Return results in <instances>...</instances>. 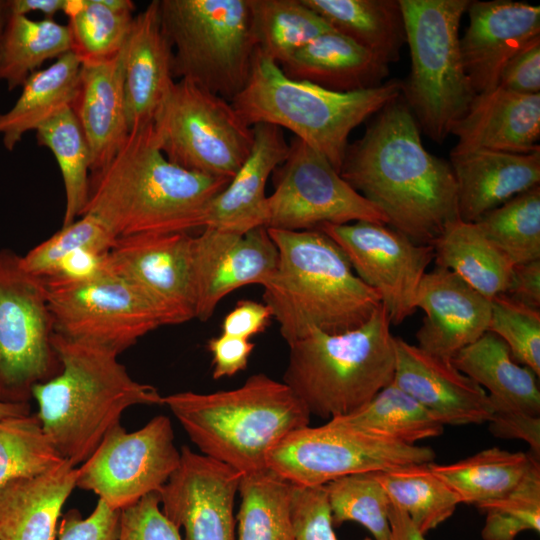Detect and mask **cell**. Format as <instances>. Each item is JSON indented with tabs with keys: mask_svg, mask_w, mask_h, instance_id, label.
Instances as JSON below:
<instances>
[{
	"mask_svg": "<svg viewBox=\"0 0 540 540\" xmlns=\"http://www.w3.org/2000/svg\"><path fill=\"white\" fill-rule=\"evenodd\" d=\"M340 175L385 216L390 228L417 244L431 245L459 218L452 167L425 149L401 96L348 145Z\"/></svg>",
	"mask_w": 540,
	"mask_h": 540,
	"instance_id": "obj_1",
	"label": "cell"
},
{
	"mask_svg": "<svg viewBox=\"0 0 540 540\" xmlns=\"http://www.w3.org/2000/svg\"><path fill=\"white\" fill-rule=\"evenodd\" d=\"M230 180L168 161L151 122L130 131L112 160L92 173L82 215L100 220L116 238L189 233L205 227L210 202Z\"/></svg>",
	"mask_w": 540,
	"mask_h": 540,
	"instance_id": "obj_2",
	"label": "cell"
},
{
	"mask_svg": "<svg viewBox=\"0 0 540 540\" xmlns=\"http://www.w3.org/2000/svg\"><path fill=\"white\" fill-rule=\"evenodd\" d=\"M278 264L263 300L289 345L313 330L337 334L363 325L381 305L339 246L319 229L267 228Z\"/></svg>",
	"mask_w": 540,
	"mask_h": 540,
	"instance_id": "obj_3",
	"label": "cell"
},
{
	"mask_svg": "<svg viewBox=\"0 0 540 540\" xmlns=\"http://www.w3.org/2000/svg\"><path fill=\"white\" fill-rule=\"evenodd\" d=\"M53 345L61 370L37 384L32 398L46 436L74 466L92 455L126 409L163 405L158 390L134 380L116 353L55 333Z\"/></svg>",
	"mask_w": 540,
	"mask_h": 540,
	"instance_id": "obj_4",
	"label": "cell"
},
{
	"mask_svg": "<svg viewBox=\"0 0 540 540\" xmlns=\"http://www.w3.org/2000/svg\"><path fill=\"white\" fill-rule=\"evenodd\" d=\"M201 454L243 475L267 470L273 447L290 432L309 425L308 410L282 381L253 374L235 389L184 391L163 396Z\"/></svg>",
	"mask_w": 540,
	"mask_h": 540,
	"instance_id": "obj_5",
	"label": "cell"
},
{
	"mask_svg": "<svg viewBox=\"0 0 540 540\" xmlns=\"http://www.w3.org/2000/svg\"><path fill=\"white\" fill-rule=\"evenodd\" d=\"M401 94L397 80L352 92L294 80L257 48L249 79L230 102L249 126L268 123L290 130L340 173L352 130Z\"/></svg>",
	"mask_w": 540,
	"mask_h": 540,
	"instance_id": "obj_6",
	"label": "cell"
},
{
	"mask_svg": "<svg viewBox=\"0 0 540 540\" xmlns=\"http://www.w3.org/2000/svg\"><path fill=\"white\" fill-rule=\"evenodd\" d=\"M288 346L283 382L311 416L329 421L349 415L393 381L394 336L382 305L357 328L313 330Z\"/></svg>",
	"mask_w": 540,
	"mask_h": 540,
	"instance_id": "obj_7",
	"label": "cell"
},
{
	"mask_svg": "<svg viewBox=\"0 0 540 540\" xmlns=\"http://www.w3.org/2000/svg\"><path fill=\"white\" fill-rule=\"evenodd\" d=\"M470 0H399L411 71L404 101L420 130L442 143L476 97L465 72L459 27Z\"/></svg>",
	"mask_w": 540,
	"mask_h": 540,
	"instance_id": "obj_8",
	"label": "cell"
},
{
	"mask_svg": "<svg viewBox=\"0 0 540 540\" xmlns=\"http://www.w3.org/2000/svg\"><path fill=\"white\" fill-rule=\"evenodd\" d=\"M159 11L174 79L228 101L242 91L257 50L250 0H159Z\"/></svg>",
	"mask_w": 540,
	"mask_h": 540,
	"instance_id": "obj_9",
	"label": "cell"
},
{
	"mask_svg": "<svg viewBox=\"0 0 540 540\" xmlns=\"http://www.w3.org/2000/svg\"><path fill=\"white\" fill-rule=\"evenodd\" d=\"M152 127L168 161L213 177L232 179L253 146L252 127L231 102L186 79L172 84Z\"/></svg>",
	"mask_w": 540,
	"mask_h": 540,
	"instance_id": "obj_10",
	"label": "cell"
},
{
	"mask_svg": "<svg viewBox=\"0 0 540 540\" xmlns=\"http://www.w3.org/2000/svg\"><path fill=\"white\" fill-rule=\"evenodd\" d=\"M53 336L44 279L0 250V403H29L33 388L60 372Z\"/></svg>",
	"mask_w": 540,
	"mask_h": 540,
	"instance_id": "obj_11",
	"label": "cell"
},
{
	"mask_svg": "<svg viewBox=\"0 0 540 540\" xmlns=\"http://www.w3.org/2000/svg\"><path fill=\"white\" fill-rule=\"evenodd\" d=\"M430 447L404 444L327 421L286 435L270 451L267 468L297 486H324L340 477L433 462Z\"/></svg>",
	"mask_w": 540,
	"mask_h": 540,
	"instance_id": "obj_12",
	"label": "cell"
},
{
	"mask_svg": "<svg viewBox=\"0 0 540 540\" xmlns=\"http://www.w3.org/2000/svg\"><path fill=\"white\" fill-rule=\"evenodd\" d=\"M54 333L121 354L162 326L147 300L109 269L89 279H44Z\"/></svg>",
	"mask_w": 540,
	"mask_h": 540,
	"instance_id": "obj_13",
	"label": "cell"
},
{
	"mask_svg": "<svg viewBox=\"0 0 540 540\" xmlns=\"http://www.w3.org/2000/svg\"><path fill=\"white\" fill-rule=\"evenodd\" d=\"M272 174L274 191L267 197L266 228L303 231L357 221L387 225L375 206L299 138L290 141L287 158Z\"/></svg>",
	"mask_w": 540,
	"mask_h": 540,
	"instance_id": "obj_14",
	"label": "cell"
},
{
	"mask_svg": "<svg viewBox=\"0 0 540 540\" xmlns=\"http://www.w3.org/2000/svg\"><path fill=\"white\" fill-rule=\"evenodd\" d=\"M180 458L169 417L155 416L132 432L118 424L77 467L76 488L91 491L110 509L122 511L158 493Z\"/></svg>",
	"mask_w": 540,
	"mask_h": 540,
	"instance_id": "obj_15",
	"label": "cell"
},
{
	"mask_svg": "<svg viewBox=\"0 0 540 540\" xmlns=\"http://www.w3.org/2000/svg\"><path fill=\"white\" fill-rule=\"evenodd\" d=\"M317 229L339 246L355 274L378 293L391 325L414 313L419 284L434 259L432 245L417 244L385 224L369 221L322 224Z\"/></svg>",
	"mask_w": 540,
	"mask_h": 540,
	"instance_id": "obj_16",
	"label": "cell"
},
{
	"mask_svg": "<svg viewBox=\"0 0 540 540\" xmlns=\"http://www.w3.org/2000/svg\"><path fill=\"white\" fill-rule=\"evenodd\" d=\"M189 233L138 234L117 238L108 269L132 285L152 306L162 326L195 318Z\"/></svg>",
	"mask_w": 540,
	"mask_h": 540,
	"instance_id": "obj_17",
	"label": "cell"
},
{
	"mask_svg": "<svg viewBox=\"0 0 540 540\" xmlns=\"http://www.w3.org/2000/svg\"><path fill=\"white\" fill-rule=\"evenodd\" d=\"M277 264V247L266 227L246 233L204 227L190 243L195 318L210 319L218 303L240 287L263 286Z\"/></svg>",
	"mask_w": 540,
	"mask_h": 540,
	"instance_id": "obj_18",
	"label": "cell"
},
{
	"mask_svg": "<svg viewBox=\"0 0 540 540\" xmlns=\"http://www.w3.org/2000/svg\"><path fill=\"white\" fill-rule=\"evenodd\" d=\"M180 453L158 492L163 513L184 529L185 540H236L234 503L243 474L187 446Z\"/></svg>",
	"mask_w": 540,
	"mask_h": 540,
	"instance_id": "obj_19",
	"label": "cell"
},
{
	"mask_svg": "<svg viewBox=\"0 0 540 540\" xmlns=\"http://www.w3.org/2000/svg\"><path fill=\"white\" fill-rule=\"evenodd\" d=\"M469 24L460 37L465 72L480 94L498 86L506 63L540 37V7L512 0H470Z\"/></svg>",
	"mask_w": 540,
	"mask_h": 540,
	"instance_id": "obj_20",
	"label": "cell"
},
{
	"mask_svg": "<svg viewBox=\"0 0 540 540\" xmlns=\"http://www.w3.org/2000/svg\"><path fill=\"white\" fill-rule=\"evenodd\" d=\"M393 383L445 425L487 423L493 413L486 391L451 361L394 337Z\"/></svg>",
	"mask_w": 540,
	"mask_h": 540,
	"instance_id": "obj_21",
	"label": "cell"
},
{
	"mask_svg": "<svg viewBox=\"0 0 540 540\" xmlns=\"http://www.w3.org/2000/svg\"><path fill=\"white\" fill-rule=\"evenodd\" d=\"M415 307L425 313L418 347L447 361L488 331L491 300L442 267L424 274Z\"/></svg>",
	"mask_w": 540,
	"mask_h": 540,
	"instance_id": "obj_22",
	"label": "cell"
},
{
	"mask_svg": "<svg viewBox=\"0 0 540 540\" xmlns=\"http://www.w3.org/2000/svg\"><path fill=\"white\" fill-rule=\"evenodd\" d=\"M451 134V155L476 150L514 154L540 151V93L519 94L499 86L477 94Z\"/></svg>",
	"mask_w": 540,
	"mask_h": 540,
	"instance_id": "obj_23",
	"label": "cell"
},
{
	"mask_svg": "<svg viewBox=\"0 0 540 540\" xmlns=\"http://www.w3.org/2000/svg\"><path fill=\"white\" fill-rule=\"evenodd\" d=\"M129 131L152 122L174 81L173 48L161 23L159 0L134 16L123 49Z\"/></svg>",
	"mask_w": 540,
	"mask_h": 540,
	"instance_id": "obj_24",
	"label": "cell"
},
{
	"mask_svg": "<svg viewBox=\"0 0 540 540\" xmlns=\"http://www.w3.org/2000/svg\"><path fill=\"white\" fill-rule=\"evenodd\" d=\"M252 130L251 152L228 185L210 202L205 227L246 233L266 225V183L287 158L289 143L283 129L276 125L257 123Z\"/></svg>",
	"mask_w": 540,
	"mask_h": 540,
	"instance_id": "obj_25",
	"label": "cell"
},
{
	"mask_svg": "<svg viewBox=\"0 0 540 540\" xmlns=\"http://www.w3.org/2000/svg\"><path fill=\"white\" fill-rule=\"evenodd\" d=\"M70 107L88 142L91 172L95 173L112 160L130 133L123 50L111 59L81 62L76 94Z\"/></svg>",
	"mask_w": 540,
	"mask_h": 540,
	"instance_id": "obj_26",
	"label": "cell"
},
{
	"mask_svg": "<svg viewBox=\"0 0 540 540\" xmlns=\"http://www.w3.org/2000/svg\"><path fill=\"white\" fill-rule=\"evenodd\" d=\"M459 218L476 222L485 213L540 183V151L514 154L476 150L451 155Z\"/></svg>",
	"mask_w": 540,
	"mask_h": 540,
	"instance_id": "obj_27",
	"label": "cell"
},
{
	"mask_svg": "<svg viewBox=\"0 0 540 540\" xmlns=\"http://www.w3.org/2000/svg\"><path fill=\"white\" fill-rule=\"evenodd\" d=\"M77 467L67 460L0 488V540H55L62 509L76 488Z\"/></svg>",
	"mask_w": 540,
	"mask_h": 540,
	"instance_id": "obj_28",
	"label": "cell"
},
{
	"mask_svg": "<svg viewBox=\"0 0 540 540\" xmlns=\"http://www.w3.org/2000/svg\"><path fill=\"white\" fill-rule=\"evenodd\" d=\"M280 68L291 79L336 92L380 86L389 74L387 63L335 30L309 42Z\"/></svg>",
	"mask_w": 540,
	"mask_h": 540,
	"instance_id": "obj_29",
	"label": "cell"
},
{
	"mask_svg": "<svg viewBox=\"0 0 540 540\" xmlns=\"http://www.w3.org/2000/svg\"><path fill=\"white\" fill-rule=\"evenodd\" d=\"M489 396L491 404L513 407L540 416V390L530 368L517 363L497 335L486 332L451 360Z\"/></svg>",
	"mask_w": 540,
	"mask_h": 540,
	"instance_id": "obj_30",
	"label": "cell"
},
{
	"mask_svg": "<svg viewBox=\"0 0 540 540\" xmlns=\"http://www.w3.org/2000/svg\"><path fill=\"white\" fill-rule=\"evenodd\" d=\"M81 61L69 51L54 63L29 76L15 104L0 113V136L8 151H13L27 132L70 107L76 94Z\"/></svg>",
	"mask_w": 540,
	"mask_h": 540,
	"instance_id": "obj_31",
	"label": "cell"
},
{
	"mask_svg": "<svg viewBox=\"0 0 540 540\" xmlns=\"http://www.w3.org/2000/svg\"><path fill=\"white\" fill-rule=\"evenodd\" d=\"M431 245L436 266L450 270L487 299L506 291L514 265L475 223L458 218Z\"/></svg>",
	"mask_w": 540,
	"mask_h": 540,
	"instance_id": "obj_32",
	"label": "cell"
},
{
	"mask_svg": "<svg viewBox=\"0 0 540 540\" xmlns=\"http://www.w3.org/2000/svg\"><path fill=\"white\" fill-rule=\"evenodd\" d=\"M336 32L366 48L388 65L398 61L406 42L399 0H302Z\"/></svg>",
	"mask_w": 540,
	"mask_h": 540,
	"instance_id": "obj_33",
	"label": "cell"
},
{
	"mask_svg": "<svg viewBox=\"0 0 540 540\" xmlns=\"http://www.w3.org/2000/svg\"><path fill=\"white\" fill-rule=\"evenodd\" d=\"M537 461L530 452L492 447L454 463L432 462L431 468L453 489L461 504L478 506L512 491Z\"/></svg>",
	"mask_w": 540,
	"mask_h": 540,
	"instance_id": "obj_34",
	"label": "cell"
},
{
	"mask_svg": "<svg viewBox=\"0 0 540 540\" xmlns=\"http://www.w3.org/2000/svg\"><path fill=\"white\" fill-rule=\"evenodd\" d=\"M72 50L70 30L54 19L8 15L0 48V80L9 91L22 87L47 60Z\"/></svg>",
	"mask_w": 540,
	"mask_h": 540,
	"instance_id": "obj_35",
	"label": "cell"
},
{
	"mask_svg": "<svg viewBox=\"0 0 540 540\" xmlns=\"http://www.w3.org/2000/svg\"><path fill=\"white\" fill-rule=\"evenodd\" d=\"M431 463L376 472L391 504L405 512L423 535L449 519L461 504L453 489L432 470Z\"/></svg>",
	"mask_w": 540,
	"mask_h": 540,
	"instance_id": "obj_36",
	"label": "cell"
},
{
	"mask_svg": "<svg viewBox=\"0 0 540 540\" xmlns=\"http://www.w3.org/2000/svg\"><path fill=\"white\" fill-rule=\"evenodd\" d=\"M329 421L409 445L444 430L440 421L393 382L355 412Z\"/></svg>",
	"mask_w": 540,
	"mask_h": 540,
	"instance_id": "obj_37",
	"label": "cell"
},
{
	"mask_svg": "<svg viewBox=\"0 0 540 540\" xmlns=\"http://www.w3.org/2000/svg\"><path fill=\"white\" fill-rule=\"evenodd\" d=\"M135 4L130 0H68L72 50L81 62L111 59L124 48Z\"/></svg>",
	"mask_w": 540,
	"mask_h": 540,
	"instance_id": "obj_38",
	"label": "cell"
},
{
	"mask_svg": "<svg viewBox=\"0 0 540 540\" xmlns=\"http://www.w3.org/2000/svg\"><path fill=\"white\" fill-rule=\"evenodd\" d=\"M257 48L279 66L334 29L302 0H250Z\"/></svg>",
	"mask_w": 540,
	"mask_h": 540,
	"instance_id": "obj_39",
	"label": "cell"
},
{
	"mask_svg": "<svg viewBox=\"0 0 540 540\" xmlns=\"http://www.w3.org/2000/svg\"><path fill=\"white\" fill-rule=\"evenodd\" d=\"M35 135L38 145L52 152L60 169L65 191L62 226H67L82 215L88 200L91 172L88 142L71 107L41 125Z\"/></svg>",
	"mask_w": 540,
	"mask_h": 540,
	"instance_id": "obj_40",
	"label": "cell"
},
{
	"mask_svg": "<svg viewBox=\"0 0 540 540\" xmlns=\"http://www.w3.org/2000/svg\"><path fill=\"white\" fill-rule=\"evenodd\" d=\"M293 485L271 470L243 475L236 540H294L290 503Z\"/></svg>",
	"mask_w": 540,
	"mask_h": 540,
	"instance_id": "obj_41",
	"label": "cell"
},
{
	"mask_svg": "<svg viewBox=\"0 0 540 540\" xmlns=\"http://www.w3.org/2000/svg\"><path fill=\"white\" fill-rule=\"evenodd\" d=\"M515 266L540 260V186L520 193L474 222Z\"/></svg>",
	"mask_w": 540,
	"mask_h": 540,
	"instance_id": "obj_42",
	"label": "cell"
},
{
	"mask_svg": "<svg viewBox=\"0 0 540 540\" xmlns=\"http://www.w3.org/2000/svg\"><path fill=\"white\" fill-rule=\"evenodd\" d=\"M64 460L36 414L0 419V488L18 478L47 472Z\"/></svg>",
	"mask_w": 540,
	"mask_h": 540,
	"instance_id": "obj_43",
	"label": "cell"
},
{
	"mask_svg": "<svg viewBox=\"0 0 540 540\" xmlns=\"http://www.w3.org/2000/svg\"><path fill=\"white\" fill-rule=\"evenodd\" d=\"M333 524L356 522L365 527L373 540H390V499L376 472L352 474L324 485Z\"/></svg>",
	"mask_w": 540,
	"mask_h": 540,
	"instance_id": "obj_44",
	"label": "cell"
},
{
	"mask_svg": "<svg viewBox=\"0 0 540 540\" xmlns=\"http://www.w3.org/2000/svg\"><path fill=\"white\" fill-rule=\"evenodd\" d=\"M116 239L100 220L84 214L21 256V262L28 272L47 279L76 252L90 249L107 253Z\"/></svg>",
	"mask_w": 540,
	"mask_h": 540,
	"instance_id": "obj_45",
	"label": "cell"
},
{
	"mask_svg": "<svg viewBox=\"0 0 540 540\" xmlns=\"http://www.w3.org/2000/svg\"><path fill=\"white\" fill-rule=\"evenodd\" d=\"M485 514L483 540H515L523 531L540 532V464L535 462L505 496L477 506Z\"/></svg>",
	"mask_w": 540,
	"mask_h": 540,
	"instance_id": "obj_46",
	"label": "cell"
},
{
	"mask_svg": "<svg viewBox=\"0 0 540 540\" xmlns=\"http://www.w3.org/2000/svg\"><path fill=\"white\" fill-rule=\"evenodd\" d=\"M488 332L504 341L517 363L540 376V310L497 295L491 300Z\"/></svg>",
	"mask_w": 540,
	"mask_h": 540,
	"instance_id": "obj_47",
	"label": "cell"
},
{
	"mask_svg": "<svg viewBox=\"0 0 540 540\" xmlns=\"http://www.w3.org/2000/svg\"><path fill=\"white\" fill-rule=\"evenodd\" d=\"M290 515L294 540H339L324 486L293 485Z\"/></svg>",
	"mask_w": 540,
	"mask_h": 540,
	"instance_id": "obj_48",
	"label": "cell"
},
{
	"mask_svg": "<svg viewBox=\"0 0 540 540\" xmlns=\"http://www.w3.org/2000/svg\"><path fill=\"white\" fill-rule=\"evenodd\" d=\"M118 540H183L163 513L158 493H151L120 514Z\"/></svg>",
	"mask_w": 540,
	"mask_h": 540,
	"instance_id": "obj_49",
	"label": "cell"
},
{
	"mask_svg": "<svg viewBox=\"0 0 540 540\" xmlns=\"http://www.w3.org/2000/svg\"><path fill=\"white\" fill-rule=\"evenodd\" d=\"M120 514L100 499L85 518L71 509L61 516L55 540H118Z\"/></svg>",
	"mask_w": 540,
	"mask_h": 540,
	"instance_id": "obj_50",
	"label": "cell"
},
{
	"mask_svg": "<svg viewBox=\"0 0 540 540\" xmlns=\"http://www.w3.org/2000/svg\"><path fill=\"white\" fill-rule=\"evenodd\" d=\"M493 413L487 422L489 431L498 438L519 439L530 447V453L540 457V416L517 408L492 404Z\"/></svg>",
	"mask_w": 540,
	"mask_h": 540,
	"instance_id": "obj_51",
	"label": "cell"
},
{
	"mask_svg": "<svg viewBox=\"0 0 540 540\" xmlns=\"http://www.w3.org/2000/svg\"><path fill=\"white\" fill-rule=\"evenodd\" d=\"M498 86L519 94L540 93V37L527 44L506 63Z\"/></svg>",
	"mask_w": 540,
	"mask_h": 540,
	"instance_id": "obj_52",
	"label": "cell"
},
{
	"mask_svg": "<svg viewBox=\"0 0 540 540\" xmlns=\"http://www.w3.org/2000/svg\"><path fill=\"white\" fill-rule=\"evenodd\" d=\"M254 347L249 339L226 334L211 338L207 348L213 358V378L230 377L244 370Z\"/></svg>",
	"mask_w": 540,
	"mask_h": 540,
	"instance_id": "obj_53",
	"label": "cell"
},
{
	"mask_svg": "<svg viewBox=\"0 0 540 540\" xmlns=\"http://www.w3.org/2000/svg\"><path fill=\"white\" fill-rule=\"evenodd\" d=\"M272 313L265 303L240 300L225 316L222 334L249 339L263 332L272 319Z\"/></svg>",
	"mask_w": 540,
	"mask_h": 540,
	"instance_id": "obj_54",
	"label": "cell"
},
{
	"mask_svg": "<svg viewBox=\"0 0 540 540\" xmlns=\"http://www.w3.org/2000/svg\"><path fill=\"white\" fill-rule=\"evenodd\" d=\"M503 294L514 302L540 310V260L515 265Z\"/></svg>",
	"mask_w": 540,
	"mask_h": 540,
	"instance_id": "obj_55",
	"label": "cell"
},
{
	"mask_svg": "<svg viewBox=\"0 0 540 540\" xmlns=\"http://www.w3.org/2000/svg\"><path fill=\"white\" fill-rule=\"evenodd\" d=\"M5 3L8 15L28 16L40 12L46 19H53L58 12H65L68 0H8Z\"/></svg>",
	"mask_w": 540,
	"mask_h": 540,
	"instance_id": "obj_56",
	"label": "cell"
},
{
	"mask_svg": "<svg viewBox=\"0 0 540 540\" xmlns=\"http://www.w3.org/2000/svg\"><path fill=\"white\" fill-rule=\"evenodd\" d=\"M390 540H426L410 520L409 516L391 504L389 510Z\"/></svg>",
	"mask_w": 540,
	"mask_h": 540,
	"instance_id": "obj_57",
	"label": "cell"
},
{
	"mask_svg": "<svg viewBox=\"0 0 540 540\" xmlns=\"http://www.w3.org/2000/svg\"><path fill=\"white\" fill-rule=\"evenodd\" d=\"M31 414L29 403L7 404L0 403V419Z\"/></svg>",
	"mask_w": 540,
	"mask_h": 540,
	"instance_id": "obj_58",
	"label": "cell"
},
{
	"mask_svg": "<svg viewBox=\"0 0 540 540\" xmlns=\"http://www.w3.org/2000/svg\"><path fill=\"white\" fill-rule=\"evenodd\" d=\"M7 16L8 14H7V9H6V3L5 1L0 0V48H1V41H2V36H3Z\"/></svg>",
	"mask_w": 540,
	"mask_h": 540,
	"instance_id": "obj_59",
	"label": "cell"
}]
</instances>
